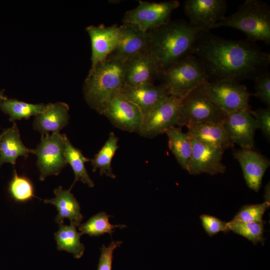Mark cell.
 Wrapping results in <instances>:
<instances>
[{"mask_svg": "<svg viewBox=\"0 0 270 270\" xmlns=\"http://www.w3.org/2000/svg\"><path fill=\"white\" fill-rule=\"evenodd\" d=\"M76 228L71 224L59 225L58 230L54 234V238L58 250L68 252L74 258H80L84 254L85 247L80 241L82 234L77 231Z\"/></svg>", "mask_w": 270, "mask_h": 270, "instance_id": "484cf974", "label": "cell"}, {"mask_svg": "<svg viewBox=\"0 0 270 270\" xmlns=\"http://www.w3.org/2000/svg\"><path fill=\"white\" fill-rule=\"evenodd\" d=\"M119 31L118 44L109 56L125 63L136 56L146 52L148 32L128 24L119 26Z\"/></svg>", "mask_w": 270, "mask_h": 270, "instance_id": "d6986e66", "label": "cell"}, {"mask_svg": "<svg viewBox=\"0 0 270 270\" xmlns=\"http://www.w3.org/2000/svg\"><path fill=\"white\" fill-rule=\"evenodd\" d=\"M250 113L254 117L257 128L262 132L268 142L270 140V108L251 110Z\"/></svg>", "mask_w": 270, "mask_h": 270, "instance_id": "e575fe53", "label": "cell"}, {"mask_svg": "<svg viewBox=\"0 0 270 270\" xmlns=\"http://www.w3.org/2000/svg\"><path fill=\"white\" fill-rule=\"evenodd\" d=\"M56 196L44 200L45 204H50L56 206L58 214L55 221L58 225L64 224V218H68L71 224L78 226L83 218L78 202L70 192V190H64L62 186L54 190Z\"/></svg>", "mask_w": 270, "mask_h": 270, "instance_id": "7402d4cb", "label": "cell"}, {"mask_svg": "<svg viewBox=\"0 0 270 270\" xmlns=\"http://www.w3.org/2000/svg\"><path fill=\"white\" fill-rule=\"evenodd\" d=\"M102 114L116 128L132 132H139L143 119L138 106L119 92L111 97Z\"/></svg>", "mask_w": 270, "mask_h": 270, "instance_id": "8fae6325", "label": "cell"}, {"mask_svg": "<svg viewBox=\"0 0 270 270\" xmlns=\"http://www.w3.org/2000/svg\"><path fill=\"white\" fill-rule=\"evenodd\" d=\"M226 8L225 0H186L184 4L189 23L207 30L225 16Z\"/></svg>", "mask_w": 270, "mask_h": 270, "instance_id": "7c38bea8", "label": "cell"}, {"mask_svg": "<svg viewBox=\"0 0 270 270\" xmlns=\"http://www.w3.org/2000/svg\"><path fill=\"white\" fill-rule=\"evenodd\" d=\"M179 6L176 0L160 2L140 0L136 8L126 12L122 22L148 32L169 22L172 12Z\"/></svg>", "mask_w": 270, "mask_h": 270, "instance_id": "52a82bcc", "label": "cell"}, {"mask_svg": "<svg viewBox=\"0 0 270 270\" xmlns=\"http://www.w3.org/2000/svg\"><path fill=\"white\" fill-rule=\"evenodd\" d=\"M254 80L255 92L252 95L258 98L268 108H270V72L266 71Z\"/></svg>", "mask_w": 270, "mask_h": 270, "instance_id": "d6a6232c", "label": "cell"}, {"mask_svg": "<svg viewBox=\"0 0 270 270\" xmlns=\"http://www.w3.org/2000/svg\"><path fill=\"white\" fill-rule=\"evenodd\" d=\"M160 72L152 57L146 52L125 62L124 84L136 87L154 84Z\"/></svg>", "mask_w": 270, "mask_h": 270, "instance_id": "ac0fdd59", "label": "cell"}, {"mask_svg": "<svg viewBox=\"0 0 270 270\" xmlns=\"http://www.w3.org/2000/svg\"><path fill=\"white\" fill-rule=\"evenodd\" d=\"M229 27L244 32L247 40L254 42L261 41L270 44V7L260 0H246L237 10L225 16L212 28Z\"/></svg>", "mask_w": 270, "mask_h": 270, "instance_id": "277c9868", "label": "cell"}, {"mask_svg": "<svg viewBox=\"0 0 270 270\" xmlns=\"http://www.w3.org/2000/svg\"><path fill=\"white\" fill-rule=\"evenodd\" d=\"M64 143V156L74 174V182L69 189L71 190L78 180L87 184L90 188H93L94 184L89 176L84 165L86 162H90V159L84 156L80 150L74 146L65 134Z\"/></svg>", "mask_w": 270, "mask_h": 270, "instance_id": "d4e9b609", "label": "cell"}, {"mask_svg": "<svg viewBox=\"0 0 270 270\" xmlns=\"http://www.w3.org/2000/svg\"><path fill=\"white\" fill-rule=\"evenodd\" d=\"M192 54L204 65L209 81L254 80L270 64V54L254 42L227 40L208 31L199 37Z\"/></svg>", "mask_w": 270, "mask_h": 270, "instance_id": "6da1fadb", "label": "cell"}, {"mask_svg": "<svg viewBox=\"0 0 270 270\" xmlns=\"http://www.w3.org/2000/svg\"><path fill=\"white\" fill-rule=\"evenodd\" d=\"M160 78L170 95L182 98L209 81L204 65L193 54L188 55L161 72Z\"/></svg>", "mask_w": 270, "mask_h": 270, "instance_id": "5b68a950", "label": "cell"}, {"mask_svg": "<svg viewBox=\"0 0 270 270\" xmlns=\"http://www.w3.org/2000/svg\"><path fill=\"white\" fill-rule=\"evenodd\" d=\"M46 106L43 104H32L8 98L0 101V109L9 116V120L12 122L23 118L28 119L33 116H36L44 110Z\"/></svg>", "mask_w": 270, "mask_h": 270, "instance_id": "83f0119b", "label": "cell"}, {"mask_svg": "<svg viewBox=\"0 0 270 270\" xmlns=\"http://www.w3.org/2000/svg\"><path fill=\"white\" fill-rule=\"evenodd\" d=\"M230 231L239 234L250 241L254 245L258 242L264 244L265 238L264 237V226L266 223L264 220L261 222H228Z\"/></svg>", "mask_w": 270, "mask_h": 270, "instance_id": "4dcf8cb0", "label": "cell"}, {"mask_svg": "<svg viewBox=\"0 0 270 270\" xmlns=\"http://www.w3.org/2000/svg\"><path fill=\"white\" fill-rule=\"evenodd\" d=\"M264 198L266 201L270 202V183L268 184L265 188Z\"/></svg>", "mask_w": 270, "mask_h": 270, "instance_id": "8d00e7d4", "label": "cell"}, {"mask_svg": "<svg viewBox=\"0 0 270 270\" xmlns=\"http://www.w3.org/2000/svg\"><path fill=\"white\" fill-rule=\"evenodd\" d=\"M205 91L212 102L225 114L251 110L250 98L252 96L245 85L232 80L208 81Z\"/></svg>", "mask_w": 270, "mask_h": 270, "instance_id": "ba28073f", "label": "cell"}, {"mask_svg": "<svg viewBox=\"0 0 270 270\" xmlns=\"http://www.w3.org/2000/svg\"><path fill=\"white\" fill-rule=\"evenodd\" d=\"M200 219L204 229L210 236H212L220 232H229L228 223L210 214H203Z\"/></svg>", "mask_w": 270, "mask_h": 270, "instance_id": "836d02e7", "label": "cell"}, {"mask_svg": "<svg viewBox=\"0 0 270 270\" xmlns=\"http://www.w3.org/2000/svg\"><path fill=\"white\" fill-rule=\"evenodd\" d=\"M226 116L207 95L202 84L182 98L178 126L188 128L206 122L224 124Z\"/></svg>", "mask_w": 270, "mask_h": 270, "instance_id": "8992f818", "label": "cell"}, {"mask_svg": "<svg viewBox=\"0 0 270 270\" xmlns=\"http://www.w3.org/2000/svg\"><path fill=\"white\" fill-rule=\"evenodd\" d=\"M30 153H32V149L24 144L17 125L14 122L12 126L6 129L0 142V166L4 163L14 166L18 156L27 158Z\"/></svg>", "mask_w": 270, "mask_h": 270, "instance_id": "603a6c76", "label": "cell"}, {"mask_svg": "<svg viewBox=\"0 0 270 270\" xmlns=\"http://www.w3.org/2000/svg\"><path fill=\"white\" fill-rule=\"evenodd\" d=\"M188 128L187 132L191 138L210 148L224 153L226 150L234 146L222 123H202Z\"/></svg>", "mask_w": 270, "mask_h": 270, "instance_id": "ffe728a7", "label": "cell"}, {"mask_svg": "<svg viewBox=\"0 0 270 270\" xmlns=\"http://www.w3.org/2000/svg\"><path fill=\"white\" fill-rule=\"evenodd\" d=\"M118 141V138L113 132H110L104 146L94 158L90 160L94 172L99 169L100 176L105 174L112 178H116V176L112 168V161L119 147Z\"/></svg>", "mask_w": 270, "mask_h": 270, "instance_id": "4316f807", "label": "cell"}, {"mask_svg": "<svg viewBox=\"0 0 270 270\" xmlns=\"http://www.w3.org/2000/svg\"><path fill=\"white\" fill-rule=\"evenodd\" d=\"M168 139V147L180 166L186 170L192 152V143L188 132L182 128L174 126L165 132Z\"/></svg>", "mask_w": 270, "mask_h": 270, "instance_id": "cb8c5ba5", "label": "cell"}, {"mask_svg": "<svg viewBox=\"0 0 270 270\" xmlns=\"http://www.w3.org/2000/svg\"><path fill=\"white\" fill-rule=\"evenodd\" d=\"M125 63L112 56L90 70L84 86L86 102L102 114L108 101L124 84Z\"/></svg>", "mask_w": 270, "mask_h": 270, "instance_id": "3957f363", "label": "cell"}, {"mask_svg": "<svg viewBox=\"0 0 270 270\" xmlns=\"http://www.w3.org/2000/svg\"><path fill=\"white\" fill-rule=\"evenodd\" d=\"M7 97L4 94V90H0V101L7 99Z\"/></svg>", "mask_w": 270, "mask_h": 270, "instance_id": "74e56055", "label": "cell"}, {"mask_svg": "<svg viewBox=\"0 0 270 270\" xmlns=\"http://www.w3.org/2000/svg\"></svg>", "mask_w": 270, "mask_h": 270, "instance_id": "ab89813d", "label": "cell"}, {"mask_svg": "<svg viewBox=\"0 0 270 270\" xmlns=\"http://www.w3.org/2000/svg\"><path fill=\"white\" fill-rule=\"evenodd\" d=\"M64 136L60 132L42 134L40 142L32 150L37 156L40 180L49 176L58 175L68 164L64 156Z\"/></svg>", "mask_w": 270, "mask_h": 270, "instance_id": "9c48e42d", "label": "cell"}, {"mask_svg": "<svg viewBox=\"0 0 270 270\" xmlns=\"http://www.w3.org/2000/svg\"><path fill=\"white\" fill-rule=\"evenodd\" d=\"M8 190L10 196L17 202H26L36 197L32 182L24 176H18L15 169Z\"/></svg>", "mask_w": 270, "mask_h": 270, "instance_id": "f546056e", "label": "cell"}, {"mask_svg": "<svg viewBox=\"0 0 270 270\" xmlns=\"http://www.w3.org/2000/svg\"><path fill=\"white\" fill-rule=\"evenodd\" d=\"M6 131V129L4 130L0 134V142L2 140V138H3L4 135L5 134Z\"/></svg>", "mask_w": 270, "mask_h": 270, "instance_id": "f35d334b", "label": "cell"}, {"mask_svg": "<svg viewBox=\"0 0 270 270\" xmlns=\"http://www.w3.org/2000/svg\"><path fill=\"white\" fill-rule=\"evenodd\" d=\"M122 242L120 240H112L108 246L102 244L100 248L101 254L97 270H112L114 251L120 247Z\"/></svg>", "mask_w": 270, "mask_h": 270, "instance_id": "d590c367", "label": "cell"}, {"mask_svg": "<svg viewBox=\"0 0 270 270\" xmlns=\"http://www.w3.org/2000/svg\"><path fill=\"white\" fill-rule=\"evenodd\" d=\"M110 215L105 212H100L93 216L84 224L78 226V230L83 234H86L90 236H98L104 234L110 236L114 232L116 228H123L126 224H112L109 222Z\"/></svg>", "mask_w": 270, "mask_h": 270, "instance_id": "f1b7e54d", "label": "cell"}, {"mask_svg": "<svg viewBox=\"0 0 270 270\" xmlns=\"http://www.w3.org/2000/svg\"><path fill=\"white\" fill-rule=\"evenodd\" d=\"M92 45V68L104 62L116 48L119 40V26H90L86 28Z\"/></svg>", "mask_w": 270, "mask_h": 270, "instance_id": "5bb4252c", "label": "cell"}, {"mask_svg": "<svg viewBox=\"0 0 270 270\" xmlns=\"http://www.w3.org/2000/svg\"><path fill=\"white\" fill-rule=\"evenodd\" d=\"M182 98L169 96L154 110L143 116L138 133L140 136L153 138L178 126Z\"/></svg>", "mask_w": 270, "mask_h": 270, "instance_id": "30bf717a", "label": "cell"}, {"mask_svg": "<svg viewBox=\"0 0 270 270\" xmlns=\"http://www.w3.org/2000/svg\"><path fill=\"white\" fill-rule=\"evenodd\" d=\"M208 31L185 20L170 21L148 32L146 52L154 59L160 73L192 54L199 37Z\"/></svg>", "mask_w": 270, "mask_h": 270, "instance_id": "7a4b0ae2", "label": "cell"}, {"mask_svg": "<svg viewBox=\"0 0 270 270\" xmlns=\"http://www.w3.org/2000/svg\"><path fill=\"white\" fill-rule=\"evenodd\" d=\"M68 106L62 102L48 104L44 110L36 116L34 129L42 134L60 132L68 123Z\"/></svg>", "mask_w": 270, "mask_h": 270, "instance_id": "44dd1931", "label": "cell"}, {"mask_svg": "<svg viewBox=\"0 0 270 270\" xmlns=\"http://www.w3.org/2000/svg\"><path fill=\"white\" fill-rule=\"evenodd\" d=\"M270 206V202L266 200L262 204H245L230 222H261L263 221L262 216Z\"/></svg>", "mask_w": 270, "mask_h": 270, "instance_id": "1f68e13d", "label": "cell"}, {"mask_svg": "<svg viewBox=\"0 0 270 270\" xmlns=\"http://www.w3.org/2000/svg\"><path fill=\"white\" fill-rule=\"evenodd\" d=\"M246 110L227 114L224 126L232 142L242 148L252 149L254 146V134L257 128L256 120Z\"/></svg>", "mask_w": 270, "mask_h": 270, "instance_id": "4fadbf2b", "label": "cell"}, {"mask_svg": "<svg viewBox=\"0 0 270 270\" xmlns=\"http://www.w3.org/2000/svg\"><path fill=\"white\" fill-rule=\"evenodd\" d=\"M192 152L186 170L192 175L223 174L226 166L222 162L224 152L208 147L191 138Z\"/></svg>", "mask_w": 270, "mask_h": 270, "instance_id": "9a60e30c", "label": "cell"}, {"mask_svg": "<svg viewBox=\"0 0 270 270\" xmlns=\"http://www.w3.org/2000/svg\"><path fill=\"white\" fill-rule=\"evenodd\" d=\"M233 155L240 165L248 188L258 192L261 188L264 174L270 166V160L249 148L234 150Z\"/></svg>", "mask_w": 270, "mask_h": 270, "instance_id": "2e32d148", "label": "cell"}, {"mask_svg": "<svg viewBox=\"0 0 270 270\" xmlns=\"http://www.w3.org/2000/svg\"><path fill=\"white\" fill-rule=\"evenodd\" d=\"M119 92L137 106L143 116L162 103L170 95L166 86L162 84L136 87L124 84Z\"/></svg>", "mask_w": 270, "mask_h": 270, "instance_id": "e0dca14e", "label": "cell"}]
</instances>
